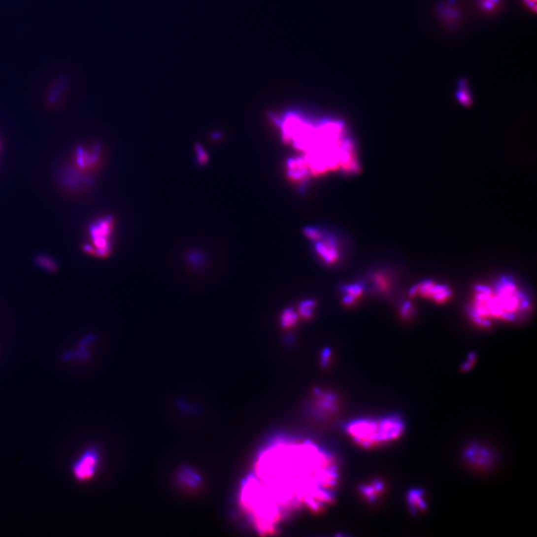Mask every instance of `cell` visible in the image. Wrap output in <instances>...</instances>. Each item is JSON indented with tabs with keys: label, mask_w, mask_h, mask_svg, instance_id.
I'll use <instances>...</instances> for the list:
<instances>
[{
	"label": "cell",
	"mask_w": 537,
	"mask_h": 537,
	"mask_svg": "<svg viewBox=\"0 0 537 537\" xmlns=\"http://www.w3.org/2000/svg\"><path fill=\"white\" fill-rule=\"evenodd\" d=\"M325 232L317 227H306L304 229V236L312 242H316L322 237Z\"/></svg>",
	"instance_id": "obj_18"
},
{
	"label": "cell",
	"mask_w": 537,
	"mask_h": 537,
	"mask_svg": "<svg viewBox=\"0 0 537 537\" xmlns=\"http://www.w3.org/2000/svg\"><path fill=\"white\" fill-rule=\"evenodd\" d=\"M313 250L318 260L328 267H336L344 258L340 243L335 236L326 232L321 239L313 242Z\"/></svg>",
	"instance_id": "obj_6"
},
{
	"label": "cell",
	"mask_w": 537,
	"mask_h": 537,
	"mask_svg": "<svg viewBox=\"0 0 537 537\" xmlns=\"http://www.w3.org/2000/svg\"><path fill=\"white\" fill-rule=\"evenodd\" d=\"M99 461V453L95 448L87 450L72 464L73 475L81 481L91 478L97 471Z\"/></svg>",
	"instance_id": "obj_7"
},
{
	"label": "cell",
	"mask_w": 537,
	"mask_h": 537,
	"mask_svg": "<svg viewBox=\"0 0 537 537\" xmlns=\"http://www.w3.org/2000/svg\"><path fill=\"white\" fill-rule=\"evenodd\" d=\"M407 501L413 513H418L426 509L427 503L423 490L412 489L407 493Z\"/></svg>",
	"instance_id": "obj_12"
},
{
	"label": "cell",
	"mask_w": 537,
	"mask_h": 537,
	"mask_svg": "<svg viewBox=\"0 0 537 537\" xmlns=\"http://www.w3.org/2000/svg\"><path fill=\"white\" fill-rule=\"evenodd\" d=\"M298 319L299 313L292 307H287L281 312L280 324L283 329H289L297 324Z\"/></svg>",
	"instance_id": "obj_14"
},
{
	"label": "cell",
	"mask_w": 537,
	"mask_h": 537,
	"mask_svg": "<svg viewBox=\"0 0 537 537\" xmlns=\"http://www.w3.org/2000/svg\"><path fill=\"white\" fill-rule=\"evenodd\" d=\"M254 468L285 516L301 506L320 513L335 500V458L310 441L277 438L259 453Z\"/></svg>",
	"instance_id": "obj_1"
},
{
	"label": "cell",
	"mask_w": 537,
	"mask_h": 537,
	"mask_svg": "<svg viewBox=\"0 0 537 537\" xmlns=\"http://www.w3.org/2000/svg\"><path fill=\"white\" fill-rule=\"evenodd\" d=\"M316 306V302L312 299H306L299 304L298 313L303 318L308 319L313 315V310Z\"/></svg>",
	"instance_id": "obj_15"
},
{
	"label": "cell",
	"mask_w": 537,
	"mask_h": 537,
	"mask_svg": "<svg viewBox=\"0 0 537 537\" xmlns=\"http://www.w3.org/2000/svg\"><path fill=\"white\" fill-rule=\"evenodd\" d=\"M331 351L330 348H325L322 352V356H321V359H322V364L323 366H326L329 364V359H330Z\"/></svg>",
	"instance_id": "obj_21"
},
{
	"label": "cell",
	"mask_w": 537,
	"mask_h": 537,
	"mask_svg": "<svg viewBox=\"0 0 537 537\" xmlns=\"http://www.w3.org/2000/svg\"><path fill=\"white\" fill-rule=\"evenodd\" d=\"M345 432L358 445L371 448L396 440L404 431V422L399 414L379 419H355L345 425Z\"/></svg>",
	"instance_id": "obj_5"
},
{
	"label": "cell",
	"mask_w": 537,
	"mask_h": 537,
	"mask_svg": "<svg viewBox=\"0 0 537 537\" xmlns=\"http://www.w3.org/2000/svg\"><path fill=\"white\" fill-rule=\"evenodd\" d=\"M480 2L483 8L491 11L497 6L499 0H480Z\"/></svg>",
	"instance_id": "obj_20"
},
{
	"label": "cell",
	"mask_w": 537,
	"mask_h": 537,
	"mask_svg": "<svg viewBox=\"0 0 537 537\" xmlns=\"http://www.w3.org/2000/svg\"><path fill=\"white\" fill-rule=\"evenodd\" d=\"M282 137L297 150L302 152V161L309 176L340 170L358 172V158L355 146L345 136L340 121L324 120L315 123L298 113H288L278 123Z\"/></svg>",
	"instance_id": "obj_2"
},
{
	"label": "cell",
	"mask_w": 537,
	"mask_h": 537,
	"mask_svg": "<svg viewBox=\"0 0 537 537\" xmlns=\"http://www.w3.org/2000/svg\"><path fill=\"white\" fill-rule=\"evenodd\" d=\"M36 262L40 264L41 267L47 268L49 270L55 271L57 268L56 263L54 262L50 258L44 256L37 257Z\"/></svg>",
	"instance_id": "obj_19"
},
{
	"label": "cell",
	"mask_w": 537,
	"mask_h": 537,
	"mask_svg": "<svg viewBox=\"0 0 537 537\" xmlns=\"http://www.w3.org/2000/svg\"><path fill=\"white\" fill-rule=\"evenodd\" d=\"M383 490H384V483L378 479H375L369 484H365L360 487L361 493L369 502H374L381 494Z\"/></svg>",
	"instance_id": "obj_13"
},
{
	"label": "cell",
	"mask_w": 537,
	"mask_h": 537,
	"mask_svg": "<svg viewBox=\"0 0 537 537\" xmlns=\"http://www.w3.org/2000/svg\"><path fill=\"white\" fill-rule=\"evenodd\" d=\"M180 477L184 483L190 486H197L200 481V476L188 468H184L181 470Z\"/></svg>",
	"instance_id": "obj_16"
},
{
	"label": "cell",
	"mask_w": 537,
	"mask_h": 537,
	"mask_svg": "<svg viewBox=\"0 0 537 537\" xmlns=\"http://www.w3.org/2000/svg\"><path fill=\"white\" fill-rule=\"evenodd\" d=\"M465 459L475 467L484 468L491 465L493 456L489 448L478 443H472L467 447L464 452Z\"/></svg>",
	"instance_id": "obj_10"
},
{
	"label": "cell",
	"mask_w": 537,
	"mask_h": 537,
	"mask_svg": "<svg viewBox=\"0 0 537 537\" xmlns=\"http://www.w3.org/2000/svg\"><path fill=\"white\" fill-rule=\"evenodd\" d=\"M412 295H422L425 298L431 299L437 303H443L451 297V292L447 286L438 284L432 281H424L413 287Z\"/></svg>",
	"instance_id": "obj_8"
},
{
	"label": "cell",
	"mask_w": 537,
	"mask_h": 537,
	"mask_svg": "<svg viewBox=\"0 0 537 537\" xmlns=\"http://www.w3.org/2000/svg\"><path fill=\"white\" fill-rule=\"evenodd\" d=\"M529 300L513 278L502 277L493 288L488 286L476 287L471 316L483 326L490 325V319L513 321L529 307Z\"/></svg>",
	"instance_id": "obj_3"
},
{
	"label": "cell",
	"mask_w": 537,
	"mask_h": 537,
	"mask_svg": "<svg viewBox=\"0 0 537 537\" xmlns=\"http://www.w3.org/2000/svg\"><path fill=\"white\" fill-rule=\"evenodd\" d=\"M366 285L364 281H359L340 286V291L343 293L342 302L345 305H352L364 294Z\"/></svg>",
	"instance_id": "obj_11"
},
{
	"label": "cell",
	"mask_w": 537,
	"mask_h": 537,
	"mask_svg": "<svg viewBox=\"0 0 537 537\" xmlns=\"http://www.w3.org/2000/svg\"><path fill=\"white\" fill-rule=\"evenodd\" d=\"M240 503L256 531L263 536L274 535L285 517L276 502L253 474L242 483Z\"/></svg>",
	"instance_id": "obj_4"
},
{
	"label": "cell",
	"mask_w": 537,
	"mask_h": 537,
	"mask_svg": "<svg viewBox=\"0 0 537 537\" xmlns=\"http://www.w3.org/2000/svg\"><path fill=\"white\" fill-rule=\"evenodd\" d=\"M525 3L529 8H534V11H536V1L537 0H525Z\"/></svg>",
	"instance_id": "obj_23"
},
{
	"label": "cell",
	"mask_w": 537,
	"mask_h": 537,
	"mask_svg": "<svg viewBox=\"0 0 537 537\" xmlns=\"http://www.w3.org/2000/svg\"><path fill=\"white\" fill-rule=\"evenodd\" d=\"M112 222L111 220H101L91 226V232L94 239L96 249L94 252L100 255H104L109 250L108 237L111 233Z\"/></svg>",
	"instance_id": "obj_9"
},
{
	"label": "cell",
	"mask_w": 537,
	"mask_h": 537,
	"mask_svg": "<svg viewBox=\"0 0 537 537\" xmlns=\"http://www.w3.org/2000/svg\"><path fill=\"white\" fill-rule=\"evenodd\" d=\"M457 95H458L460 101L464 103V104H467V103H470L471 101V96L469 93L467 81L465 79H461L460 81L459 89H458Z\"/></svg>",
	"instance_id": "obj_17"
},
{
	"label": "cell",
	"mask_w": 537,
	"mask_h": 537,
	"mask_svg": "<svg viewBox=\"0 0 537 537\" xmlns=\"http://www.w3.org/2000/svg\"><path fill=\"white\" fill-rule=\"evenodd\" d=\"M469 358H470V359H469L468 362L466 363V364L463 366V370H465V371L466 370L470 369L471 368V365L474 364V360H475V356H474V355H473V354H471Z\"/></svg>",
	"instance_id": "obj_22"
}]
</instances>
